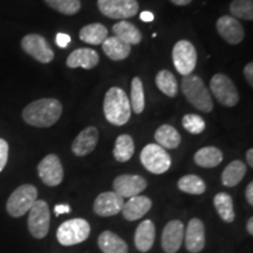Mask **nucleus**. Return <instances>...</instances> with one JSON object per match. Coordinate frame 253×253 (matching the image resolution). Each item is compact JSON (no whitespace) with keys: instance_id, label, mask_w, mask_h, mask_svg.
Wrapping results in <instances>:
<instances>
[{"instance_id":"a19ab883","label":"nucleus","mask_w":253,"mask_h":253,"mask_svg":"<svg viewBox=\"0 0 253 253\" xmlns=\"http://www.w3.org/2000/svg\"><path fill=\"white\" fill-rule=\"evenodd\" d=\"M245 196H246V201H248V203L250 205H253V183L252 182L246 186Z\"/></svg>"},{"instance_id":"f704fd0d","label":"nucleus","mask_w":253,"mask_h":253,"mask_svg":"<svg viewBox=\"0 0 253 253\" xmlns=\"http://www.w3.org/2000/svg\"><path fill=\"white\" fill-rule=\"evenodd\" d=\"M50 8L65 15H74L81 9L80 0H45Z\"/></svg>"},{"instance_id":"9d476101","label":"nucleus","mask_w":253,"mask_h":253,"mask_svg":"<svg viewBox=\"0 0 253 253\" xmlns=\"http://www.w3.org/2000/svg\"><path fill=\"white\" fill-rule=\"evenodd\" d=\"M97 7L104 17L126 20L138 12L137 0H97Z\"/></svg>"},{"instance_id":"58836bf2","label":"nucleus","mask_w":253,"mask_h":253,"mask_svg":"<svg viewBox=\"0 0 253 253\" xmlns=\"http://www.w3.org/2000/svg\"><path fill=\"white\" fill-rule=\"evenodd\" d=\"M244 77L250 86H253V63L249 62L244 68Z\"/></svg>"},{"instance_id":"cd10ccee","label":"nucleus","mask_w":253,"mask_h":253,"mask_svg":"<svg viewBox=\"0 0 253 253\" xmlns=\"http://www.w3.org/2000/svg\"><path fill=\"white\" fill-rule=\"evenodd\" d=\"M194 161L202 168H216L223 161V153L216 147H204L195 154Z\"/></svg>"},{"instance_id":"e433bc0d","label":"nucleus","mask_w":253,"mask_h":253,"mask_svg":"<svg viewBox=\"0 0 253 253\" xmlns=\"http://www.w3.org/2000/svg\"><path fill=\"white\" fill-rule=\"evenodd\" d=\"M8 160V143L0 138V172L4 170Z\"/></svg>"},{"instance_id":"f3484780","label":"nucleus","mask_w":253,"mask_h":253,"mask_svg":"<svg viewBox=\"0 0 253 253\" xmlns=\"http://www.w3.org/2000/svg\"><path fill=\"white\" fill-rule=\"evenodd\" d=\"M185 248L190 253H199L205 248V229L198 218L190 219L184 232Z\"/></svg>"},{"instance_id":"c03bdc74","label":"nucleus","mask_w":253,"mask_h":253,"mask_svg":"<svg viewBox=\"0 0 253 253\" xmlns=\"http://www.w3.org/2000/svg\"><path fill=\"white\" fill-rule=\"evenodd\" d=\"M170 1H171L172 4L176 6H186V5H189L192 0H170Z\"/></svg>"},{"instance_id":"f257e3e1","label":"nucleus","mask_w":253,"mask_h":253,"mask_svg":"<svg viewBox=\"0 0 253 253\" xmlns=\"http://www.w3.org/2000/svg\"><path fill=\"white\" fill-rule=\"evenodd\" d=\"M62 104L56 99H40L28 104L23 112L24 121L38 128H48L61 118Z\"/></svg>"},{"instance_id":"ea45409f","label":"nucleus","mask_w":253,"mask_h":253,"mask_svg":"<svg viewBox=\"0 0 253 253\" xmlns=\"http://www.w3.org/2000/svg\"><path fill=\"white\" fill-rule=\"evenodd\" d=\"M54 212L56 216H60V214H63V213H69L71 212V207L67 204H58L55 205Z\"/></svg>"},{"instance_id":"2eb2a0df","label":"nucleus","mask_w":253,"mask_h":253,"mask_svg":"<svg viewBox=\"0 0 253 253\" xmlns=\"http://www.w3.org/2000/svg\"><path fill=\"white\" fill-rule=\"evenodd\" d=\"M217 32L230 45H238L245 38V30L238 19L223 15L217 20Z\"/></svg>"},{"instance_id":"c756f323","label":"nucleus","mask_w":253,"mask_h":253,"mask_svg":"<svg viewBox=\"0 0 253 253\" xmlns=\"http://www.w3.org/2000/svg\"><path fill=\"white\" fill-rule=\"evenodd\" d=\"M213 205L218 214L225 223H232L236 218L235 209H233L232 197L226 192H219L214 196Z\"/></svg>"},{"instance_id":"37998d69","label":"nucleus","mask_w":253,"mask_h":253,"mask_svg":"<svg viewBox=\"0 0 253 253\" xmlns=\"http://www.w3.org/2000/svg\"><path fill=\"white\" fill-rule=\"evenodd\" d=\"M246 161H248L249 166L253 167V149H249L246 151Z\"/></svg>"},{"instance_id":"20e7f679","label":"nucleus","mask_w":253,"mask_h":253,"mask_svg":"<svg viewBox=\"0 0 253 253\" xmlns=\"http://www.w3.org/2000/svg\"><path fill=\"white\" fill-rule=\"evenodd\" d=\"M38 201V190L32 184L19 186L7 199L6 210L9 216L18 218L26 214Z\"/></svg>"},{"instance_id":"4be33fe9","label":"nucleus","mask_w":253,"mask_h":253,"mask_svg":"<svg viewBox=\"0 0 253 253\" xmlns=\"http://www.w3.org/2000/svg\"><path fill=\"white\" fill-rule=\"evenodd\" d=\"M101 46L104 54L113 61H122L128 58L131 52V46L115 36L107 38Z\"/></svg>"},{"instance_id":"4468645a","label":"nucleus","mask_w":253,"mask_h":253,"mask_svg":"<svg viewBox=\"0 0 253 253\" xmlns=\"http://www.w3.org/2000/svg\"><path fill=\"white\" fill-rule=\"evenodd\" d=\"M125 205V198L114 191L102 192L95 198L94 212L101 217H112L120 213Z\"/></svg>"},{"instance_id":"6e6552de","label":"nucleus","mask_w":253,"mask_h":253,"mask_svg":"<svg viewBox=\"0 0 253 253\" xmlns=\"http://www.w3.org/2000/svg\"><path fill=\"white\" fill-rule=\"evenodd\" d=\"M172 61L176 71L183 77L190 75L197 63V52L188 40H179L172 48Z\"/></svg>"},{"instance_id":"0eeeda50","label":"nucleus","mask_w":253,"mask_h":253,"mask_svg":"<svg viewBox=\"0 0 253 253\" xmlns=\"http://www.w3.org/2000/svg\"><path fill=\"white\" fill-rule=\"evenodd\" d=\"M50 212L48 204L40 199L28 211V230L34 238H45L49 231Z\"/></svg>"},{"instance_id":"dca6fc26","label":"nucleus","mask_w":253,"mask_h":253,"mask_svg":"<svg viewBox=\"0 0 253 253\" xmlns=\"http://www.w3.org/2000/svg\"><path fill=\"white\" fill-rule=\"evenodd\" d=\"M184 238V225L181 220H170L164 226L161 238L162 249L166 253H176L181 249Z\"/></svg>"},{"instance_id":"393cba45","label":"nucleus","mask_w":253,"mask_h":253,"mask_svg":"<svg viewBox=\"0 0 253 253\" xmlns=\"http://www.w3.org/2000/svg\"><path fill=\"white\" fill-rule=\"evenodd\" d=\"M113 32L116 38L128 43V45H138L142 41V33L134 24L126 20H121L113 26Z\"/></svg>"},{"instance_id":"79ce46f5","label":"nucleus","mask_w":253,"mask_h":253,"mask_svg":"<svg viewBox=\"0 0 253 253\" xmlns=\"http://www.w3.org/2000/svg\"><path fill=\"white\" fill-rule=\"evenodd\" d=\"M140 18H141L142 21H145V23H151V21L154 20L155 15L149 11H144V12H142V13H141Z\"/></svg>"},{"instance_id":"9b49d317","label":"nucleus","mask_w":253,"mask_h":253,"mask_svg":"<svg viewBox=\"0 0 253 253\" xmlns=\"http://www.w3.org/2000/svg\"><path fill=\"white\" fill-rule=\"evenodd\" d=\"M21 47L28 55L41 63H49L54 59V52L43 37L39 34H27L21 40Z\"/></svg>"},{"instance_id":"72a5a7b5","label":"nucleus","mask_w":253,"mask_h":253,"mask_svg":"<svg viewBox=\"0 0 253 253\" xmlns=\"http://www.w3.org/2000/svg\"><path fill=\"white\" fill-rule=\"evenodd\" d=\"M230 13L236 19L253 20V0H233L230 4Z\"/></svg>"},{"instance_id":"4c0bfd02","label":"nucleus","mask_w":253,"mask_h":253,"mask_svg":"<svg viewBox=\"0 0 253 253\" xmlns=\"http://www.w3.org/2000/svg\"><path fill=\"white\" fill-rule=\"evenodd\" d=\"M71 40H72L71 37L66 33H58L55 38L56 45H58L59 47H61V48H66V47L68 46V43L71 42Z\"/></svg>"},{"instance_id":"7ed1b4c3","label":"nucleus","mask_w":253,"mask_h":253,"mask_svg":"<svg viewBox=\"0 0 253 253\" xmlns=\"http://www.w3.org/2000/svg\"><path fill=\"white\" fill-rule=\"evenodd\" d=\"M182 91L188 102L196 109L203 113H210L213 109L210 91L205 87L203 80L197 75L190 74L183 77Z\"/></svg>"},{"instance_id":"a878e982","label":"nucleus","mask_w":253,"mask_h":253,"mask_svg":"<svg viewBox=\"0 0 253 253\" xmlns=\"http://www.w3.org/2000/svg\"><path fill=\"white\" fill-rule=\"evenodd\" d=\"M79 37L81 41L89 45H102L103 41L108 38V30L102 24H89L81 28Z\"/></svg>"},{"instance_id":"bb28decb","label":"nucleus","mask_w":253,"mask_h":253,"mask_svg":"<svg viewBox=\"0 0 253 253\" xmlns=\"http://www.w3.org/2000/svg\"><path fill=\"white\" fill-rule=\"evenodd\" d=\"M155 140L164 149H176L181 144V135L170 125H163L155 132Z\"/></svg>"},{"instance_id":"7c9ffc66","label":"nucleus","mask_w":253,"mask_h":253,"mask_svg":"<svg viewBox=\"0 0 253 253\" xmlns=\"http://www.w3.org/2000/svg\"><path fill=\"white\" fill-rule=\"evenodd\" d=\"M155 82H156V86L158 89L162 91L163 94H166L167 96L175 97L177 95V91H178V84H177L175 75H173L171 72L167 71V69L160 71L157 73Z\"/></svg>"},{"instance_id":"412c9836","label":"nucleus","mask_w":253,"mask_h":253,"mask_svg":"<svg viewBox=\"0 0 253 253\" xmlns=\"http://www.w3.org/2000/svg\"><path fill=\"white\" fill-rule=\"evenodd\" d=\"M155 237H156V229L153 221L150 219L142 221L135 231L134 242L136 249L142 253L150 251L154 245Z\"/></svg>"},{"instance_id":"6ab92c4d","label":"nucleus","mask_w":253,"mask_h":253,"mask_svg":"<svg viewBox=\"0 0 253 253\" xmlns=\"http://www.w3.org/2000/svg\"><path fill=\"white\" fill-rule=\"evenodd\" d=\"M153 207V202L147 196H135L129 198L122 208V214L125 219L129 221H135L141 219L144 214H147Z\"/></svg>"},{"instance_id":"423d86ee","label":"nucleus","mask_w":253,"mask_h":253,"mask_svg":"<svg viewBox=\"0 0 253 253\" xmlns=\"http://www.w3.org/2000/svg\"><path fill=\"white\" fill-rule=\"evenodd\" d=\"M140 160L148 171L155 175H162L171 167V157L164 148L156 143H150L142 149Z\"/></svg>"},{"instance_id":"ddd939ff","label":"nucleus","mask_w":253,"mask_h":253,"mask_svg":"<svg viewBox=\"0 0 253 253\" xmlns=\"http://www.w3.org/2000/svg\"><path fill=\"white\" fill-rule=\"evenodd\" d=\"M148 183L138 175H120L114 179V192L122 198H131L138 196L147 188Z\"/></svg>"},{"instance_id":"1a4fd4ad","label":"nucleus","mask_w":253,"mask_h":253,"mask_svg":"<svg viewBox=\"0 0 253 253\" xmlns=\"http://www.w3.org/2000/svg\"><path fill=\"white\" fill-rule=\"evenodd\" d=\"M213 96L225 107H235L239 102V93L233 81L225 74L213 75L210 81Z\"/></svg>"},{"instance_id":"aec40b11","label":"nucleus","mask_w":253,"mask_h":253,"mask_svg":"<svg viewBox=\"0 0 253 253\" xmlns=\"http://www.w3.org/2000/svg\"><path fill=\"white\" fill-rule=\"evenodd\" d=\"M100 61V56L96 50L91 48H79L73 50L67 58V66L69 68L91 69L96 67Z\"/></svg>"},{"instance_id":"39448f33","label":"nucleus","mask_w":253,"mask_h":253,"mask_svg":"<svg viewBox=\"0 0 253 253\" xmlns=\"http://www.w3.org/2000/svg\"><path fill=\"white\" fill-rule=\"evenodd\" d=\"M90 235L89 223L84 218H74L63 221L56 231L58 242L63 246H72L84 243Z\"/></svg>"},{"instance_id":"b1692460","label":"nucleus","mask_w":253,"mask_h":253,"mask_svg":"<svg viewBox=\"0 0 253 253\" xmlns=\"http://www.w3.org/2000/svg\"><path fill=\"white\" fill-rule=\"evenodd\" d=\"M246 170H248V167L244 162L239 160L232 161L229 166H226L221 173V183L227 188H233V186L238 185L245 177Z\"/></svg>"},{"instance_id":"a211bd4d","label":"nucleus","mask_w":253,"mask_h":253,"mask_svg":"<svg viewBox=\"0 0 253 253\" xmlns=\"http://www.w3.org/2000/svg\"><path fill=\"white\" fill-rule=\"evenodd\" d=\"M99 142V130L90 126L84 128L72 143V151L75 156L84 157L93 153Z\"/></svg>"},{"instance_id":"a18cd8bd","label":"nucleus","mask_w":253,"mask_h":253,"mask_svg":"<svg viewBox=\"0 0 253 253\" xmlns=\"http://www.w3.org/2000/svg\"><path fill=\"white\" fill-rule=\"evenodd\" d=\"M246 230H248V232L250 233V235H253V218L250 217L249 218V221L248 224H246Z\"/></svg>"},{"instance_id":"c85d7f7f","label":"nucleus","mask_w":253,"mask_h":253,"mask_svg":"<svg viewBox=\"0 0 253 253\" xmlns=\"http://www.w3.org/2000/svg\"><path fill=\"white\" fill-rule=\"evenodd\" d=\"M135 151L134 140L130 135L123 134L120 135L115 141V147H114V157L118 162L125 163L128 162L132 157Z\"/></svg>"},{"instance_id":"2f4dec72","label":"nucleus","mask_w":253,"mask_h":253,"mask_svg":"<svg viewBox=\"0 0 253 253\" xmlns=\"http://www.w3.org/2000/svg\"><path fill=\"white\" fill-rule=\"evenodd\" d=\"M178 189L185 194L190 195H202L207 190V185L201 177L196 175H185L182 178H179Z\"/></svg>"},{"instance_id":"5701e85b","label":"nucleus","mask_w":253,"mask_h":253,"mask_svg":"<svg viewBox=\"0 0 253 253\" xmlns=\"http://www.w3.org/2000/svg\"><path fill=\"white\" fill-rule=\"evenodd\" d=\"M97 244L103 253H128L126 243L112 231H103L99 236Z\"/></svg>"},{"instance_id":"c9c22d12","label":"nucleus","mask_w":253,"mask_h":253,"mask_svg":"<svg viewBox=\"0 0 253 253\" xmlns=\"http://www.w3.org/2000/svg\"><path fill=\"white\" fill-rule=\"evenodd\" d=\"M183 128L190 134L198 135L205 130V122L197 114H186L182 120Z\"/></svg>"},{"instance_id":"473e14b6","label":"nucleus","mask_w":253,"mask_h":253,"mask_svg":"<svg viewBox=\"0 0 253 253\" xmlns=\"http://www.w3.org/2000/svg\"><path fill=\"white\" fill-rule=\"evenodd\" d=\"M130 107L136 114H141L144 109V89L142 80L138 77H135L131 81L130 91Z\"/></svg>"},{"instance_id":"f8f14e48","label":"nucleus","mask_w":253,"mask_h":253,"mask_svg":"<svg viewBox=\"0 0 253 253\" xmlns=\"http://www.w3.org/2000/svg\"><path fill=\"white\" fill-rule=\"evenodd\" d=\"M40 179L47 186H58L63 181V168L59 157L54 154L47 155L38 166Z\"/></svg>"},{"instance_id":"f03ea898","label":"nucleus","mask_w":253,"mask_h":253,"mask_svg":"<svg viewBox=\"0 0 253 253\" xmlns=\"http://www.w3.org/2000/svg\"><path fill=\"white\" fill-rule=\"evenodd\" d=\"M103 112L107 121L114 126H123L130 119V101L125 90L112 87L104 95Z\"/></svg>"}]
</instances>
